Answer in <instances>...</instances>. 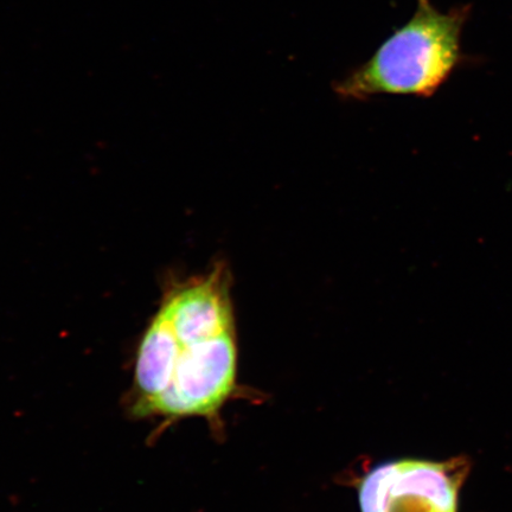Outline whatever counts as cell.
<instances>
[{"mask_svg":"<svg viewBox=\"0 0 512 512\" xmlns=\"http://www.w3.org/2000/svg\"><path fill=\"white\" fill-rule=\"evenodd\" d=\"M238 355L226 268L170 286L140 338L127 413L163 427L217 420L236 389Z\"/></svg>","mask_w":512,"mask_h":512,"instance_id":"obj_1","label":"cell"},{"mask_svg":"<svg viewBox=\"0 0 512 512\" xmlns=\"http://www.w3.org/2000/svg\"><path fill=\"white\" fill-rule=\"evenodd\" d=\"M416 11L370 59L335 83L344 99L375 95L431 96L460 59V35L469 10L443 14L431 0H416Z\"/></svg>","mask_w":512,"mask_h":512,"instance_id":"obj_2","label":"cell"},{"mask_svg":"<svg viewBox=\"0 0 512 512\" xmlns=\"http://www.w3.org/2000/svg\"><path fill=\"white\" fill-rule=\"evenodd\" d=\"M471 464L400 459L374 467L358 485L361 512H458Z\"/></svg>","mask_w":512,"mask_h":512,"instance_id":"obj_3","label":"cell"}]
</instances>
